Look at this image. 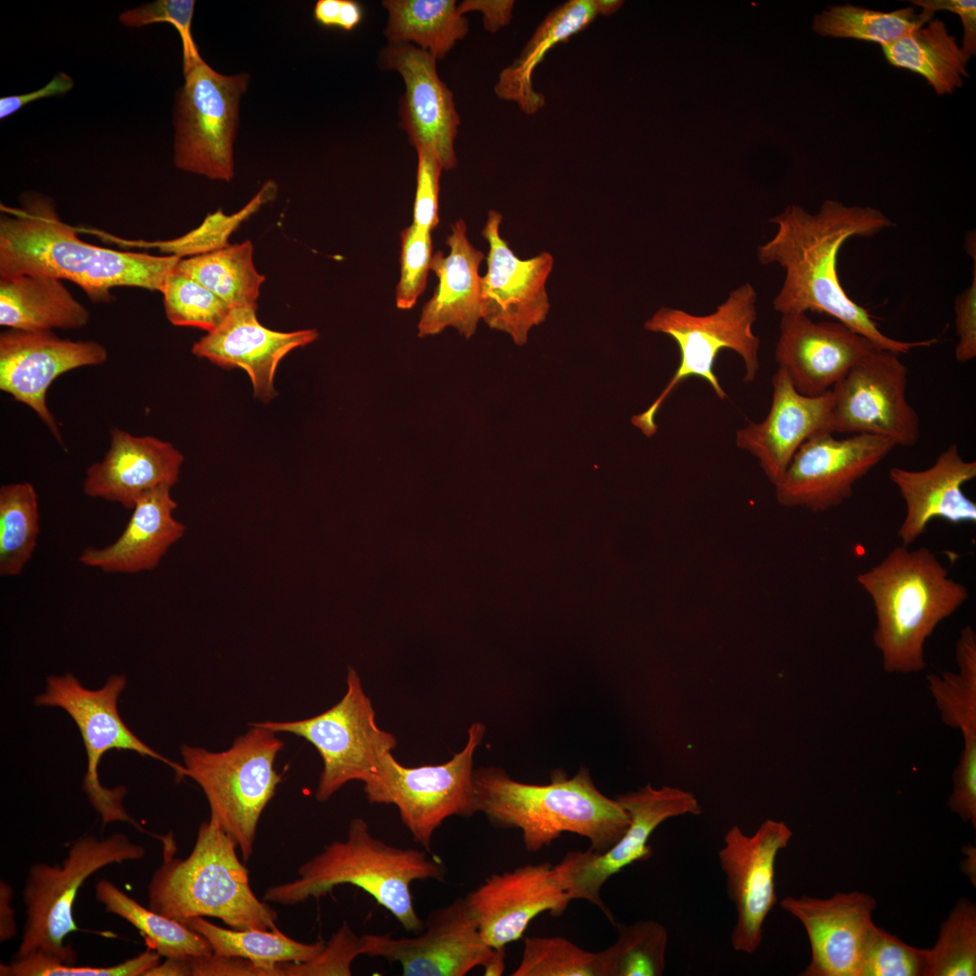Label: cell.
<instances>
[{
    "instance_id": "1",
    "label": "cell",
    "mask_w": 976,
    "mask_h": 976,
    "mask_svg": "<svg viewBox=\"0 0 976 976\" xmlns=\"http://www.w3.org/2000/svg\"><path fill=\"white\" fill-rule=\"evenodd\" d=\"M776 230L758 246L762 265L776 264L784 271L783 284L773 300L779 314H826L871 341L880 350L898 355L928 347L935 339L907 342L885 334L868 310L852 300L838 276V256L851 238H871L894 222L869 206H849L826 200L810 213L790 205L769 221Z\"/></svg>"
},
{
    "instance_id": "2",
    "label": "cell",
    "mask_w": 976,
    "mask_h": 976,
    "mask_svg": "<svg viewBox=\"0 0 976 976\" xmlns=\"http://www.w3.org/2000/svg\"><path fill=\"white\" fill-rule=\"evenodd\" d=\"M0 277L45 276L69 280L94 302L131 286L162 291L182 258L115 250L81 240L52 201L25 194L19 207L1 206Z\"/></svg>"
},
{
    "instance_id": "3",
    "label": "cell",
    "mask_w": 976,
    "mask_h": 976,
    "mask_svg": "<svg viewBox=\"0 0 976 976\" xmlns=\"http://www.w3.org/2000/svg\"><path fill=\"white\" fill-rule=\"evenodd\" d=\"M474 789L476 812L497 827L521 830L530 852L570 832L587 838L589 849L601 853L630 824L617 800L604 795L583 767L571 778L555 771L551 782L541 785L515 781L502 768L482 767L474 770Z\"/></svg>"
},
{
    "instance_id": "4",
    "label": "cell",
    "mask_w": 976,
    "mask_h": 976,
    "mask_svg": "<svg viewBox=\"0 0 976 976\" xmlns=\"http://www.w3.org/2000/svg\"><path fill=\"white\" fill-rule=\"evenodd\" d=\"M856 579L873 603V643L883 669L893 674L924 669L926 640L969 597L966 587L925 547L896 546Z\"/></svg>"
},
{
    "instance_id": "5",
    "label": "cell",
    "mask_w": 976,
    "mask_h": 976,
    "mask_svg": "<svg viewBox=\"0 0 976 976\" xmlns=\"http://www.w3.org/2000/svg\"><path fill=\"white\" fill-rule=\"evenodd\" d=\"M426 850L394 847L374 837L361 818L351 821L347 837L325 845L300 865L297 877L267 888L263 900L296 906L319 899L341 885H352L369 894L402 927L414 934L424 928L417 914L410 886L416 880L445 878L446 868Z\"/></svg>"
},
{
    "instance_id": "6",
    "label": "cell",
    "mask_w": 976,
    "mask_h": 976,
    "mask_svg": "<svg viewBox=\"0 0 976 976\" xmlns=\"http://www.w3.org/2000/svg\"><path fill=\"white\" fill-rule=\"evenodd\" d=\"M171 836L163 841V861L147 887L148 907L183 923L215 917L230 928L276 930L277 912L252 891L237 843L209 820L198 829L191 853L174 858Z\"/></svg>"
},
{
    "instance_id": "7",
    "label": "cell",
    "mask_w": 976,
    "mask_h": 976,
    "mask_svg": "<svg viewBox=\"0 0 976 976\" xmlns=\"http://www.w3.org/2000/svg\"><path fill=\"white\" fill-rule=\"evenodd\" d=\"M757 293L749 283L729 292L727 297L708 314L697 315L682 309L663 306L644 323V329L670 336L679 348L680 362L676 371L660 395L643 412L632 417V423L648 437L658 427L655 416L669 395L690 377L705 380L716 396L727 395L714 372L719 352L731 350L744 363V381L753 382L760 368V338L753 326L757 318Z\"/></svg>"
},
{
    "instance_id": "8",
    "label": "cell",
    "mask_w": 976,
    "mask_h": 976,
    "mask_svg": "<svg viewBox=\"0 0 976 976\" xmlns=\"http://www.w3.org/2000/svg\"><path fill=\"white\" fill-rule=\"evenodd\" d=\"M284 743L257 723L222 752L184 745V765L178 779L188 776L203 791L211 817L230 835L245 861L253 853L259 818L273 798L281 775L274 767Z\"/></svg>"
},
{
    "instance_id": "9",
    "label": "cell",
    "mask_w": 976,
    "mask_h": 976,
    "mask_svg": "<svg viewBox=\"0 0 976 976\" xmlns=\"http://www.w3.org/2000/svg\"><path fill=\"white\" fill-rule=\"evenodd\" d=\"M145 855V848L124 833H113L102 839L82 834L70 845L61 864H33L22 892L25 918L14 958L42 953L73 964L76 953L64 944V940L80 930L73 917L80 888L99 869L140 860Z\"/></svg>"
},
{
    "instance_id": "10",
    "label": "cell",
    "mask_w": 976,
    "mask_h": 976,
    "mask_svg": "<svg viewBox=\"0 0 976 976\" xmlns=\"http://www.w3.org/2000/svg\"><path fill=\"white\" fill-rule=\"evenodd\" d=\"M484 731L483 724L474 723L464 749L441 765L408 767L387 752L378 773L364 783L366 799L397 806L414 840L430 853L435 831L446 819L476 812L473 756Z\"/></svg>"
},
{
    "instance_id": "11",
    "label": "cell",
    "mask_w": 976,
    "mask_h": 976,
    "mask_svg": "<svg viewBox=\"0 0 976 976\" xmlns=\"http://www.w3.org/2000/svg\"><path fill=\"white\" fill-rule=\"evenodd\" d=\"M347 690L329 709L295 721H267L258 725L305 738L323 760L315 798L324 802L351 781L366 783L377 773L384 754L397 746L395 737L375 721L371 699L353 668L346 677Z\"/></svg>"
},
{
    "instance_id": "12",
    "label": "cell",
    "mask_w": 976,
    "mask_h": 976,
    "mask_svg": "<svg viewBox=\"0 0 976 976\" xmlns=\"http://www.w3.org/2000/svg\"><path fill=\"white\" fill-rule=\"evenodd\" d=\"M174 111V164L213 180L233 177V143L249 75H222L200 56L183 63Z\"/></svg>"
},
{
    "instance_id": "13",
    "label": "cell",
    "mask_w": 976,
    "mask_h": 976,
    "mask_svg": "<svg viewBox=\"0 0 976 976\" xmlns=\"http://www.w3.org/2000/svg\"><path fill=\"white\" fill-rule=\"evenodd\" d=\"M126 685L127 679L123 674L111 675L99 690L83 687L70 673L50 676L45 692L35 698V704L61 708L77 725L88 758L83 790L101 815L103 823L126 821L138 831H145L123 807L122 800L127 793L125 787L108 789L100 784L99 765L101 757L111 749L130 750L163 761L172 766L176 774L183 765L169 761L150 748L124 723L117 710V699Z\"/></svg>"
},
{
    "instance_id": "14",
    "label": "cell",
    "mask_w": 976,
    "mask_h": 976,
    "mask_svg": "<svg viewBox=\"0 0 976 976\" xmlns=\"http://www.w3.org/2000/svg\"><path fill=\"white\" fill-rule=\"evenodd\" d=\"M627 812L630 824L607 850H570L555 865L559 881L572 900H586L598 907L614 924V915L603 902L601 889L613 876L627 867L649 859V839L665 821L701 812L696 796L678 787L654 788L646 784L616 798Z\"/></svg>"
},
{
    "instance_id": "15",
    "label": "cell",
    "mask_w": 976,
    "mask_h": 976,
    "mask_svg": "<svg viewBox=\"0 0 976 976\" xmlns=\"http://www.w3.org/2000/svg\"><path fill=\"white\" fill-rule=\"evenodd\" d=\"M907 368L899 355L877 349L831 389V433L870 434L913 446L920 421L906 399Z\"/></svg>"
},
{
    "instance_id": "16",
    "label": "cell",
    "mask_w": 976,
    "mask_h": 976,
    "mask_svg": "<svg viewBox=\"0 0 976 976\" xmlns=\"http://www.w3.org/2000/svg\"><path fill=\"white\" fill-rule=\"evenodd\" d=\"M896 445L887 437L856 434L836 438L828 431L806 440L774 486L777 502L825 511L849 499L855 483L876 467Z\"/></svg>"
},
{
    "instance_id": "17",
    "label": "cell",
    "mask_w": 976,
    "mask_h": 976,
    "mask_svg": "<svg viewBox=\"0 0 976 976\" xmlns=\"http://www.w3.org/2000/svg\"><path fill=\"white\" fill-rule=\"evenodd\" d=\"M792 836L784 821L772 819L764 821L751 835L734 825L724 836L718 859L737 912L730 935L736 952L753 954L763 942L765 921L777 902L776 857Z\"/></svg>"
},
{
    "instance_id": "18",
    "label": "cell",
    "mask_w": 976,
    "mask_h": 976,
    "mask_svg": "<svg viewBox=\"0 0 976 976\" xmlns=\"http://www.w3.org/2000/svg\"><path fill=\"white\" fill-rule=\"evenodd\" d=\"M502 221V215L491 210L482 230L489 244L487 271L481 280L482 319L521 346L530 329L542 324L549 314L546 282L554 258L548 251L520 258L500 234Z\"/></svg>"
},
{
    "instance_id": "19",
    "label": "cell",
    "mask_w": 976,
    "mask_h": 976,
    "mask_svg": "<svg viewBox=\"0 0 976 976\" xmlns=\"http://www.w3.org/2000/svg\"><path fill=\"white\" fill-rule=\"evenodd\" d=\"M493 950L469 915L464 898L434 910L415 936H361V954L399 962L405 976H465L483 967Z\"/></svg>"
},
{
    "instance_id": "20",
    "label": "cell",
    "mask_w": 976,
    "mask_h": 976,
    "mask_svg": "<svg viewBox=\"0 0 976 976\" xmlns=\"http://www.w3.org/2000/svg\"><path fill=\"white\" fill-rule=\"evenodd\" d=\"M107 359L106 348L95 341L63 339L48 330L8 329L0 334V389L30 407L62 444L46 402L50 386L67 371Z\"/></svg>"
},
{
    "instance_id": "21",
    "label": "cell",
    "mask_w": 976,
    "mask_h": 976,
    "mask_svg": "<svg viewBox=\"0 0 976 976\" xmlns=\"http://www.w3.org/2000/svg\"><path fill=\"white\" fill-rule=\"evenodd\" d=\"M464 899L482 936L494 949L521 938L540 915H561L572 901L549 862L493 874Z\"/></svg>"
},
{
    "instance_id": "22",
    "label": "cell",
    "mask_w": 976,
    "mask_h": 976,
    "mask_svg": "<svg viewBox=\"0 0 976 976\" xmlns=\"http://www.w3.org/2000/svg\"><path fill=\"white\" fill-rule=\"evenodd\" d=\"M380 58L383 68L397 71L403 80L399 126L410 144L430 151L444 170L455 167V142L461 120L453 92L437 74V60L408 42H389Z\"/></svg>"
},
{
    "instance_id": "23",
    "label": "cell",
    "mask_w": 976,
    "mask_h": 976,
    "mask_svg": "<svg viewBox=\"0 0 976 976\" xmlns=\"http://www.w3.org/2000/svg\"><path fill=\"white\" fill-rule=\"evenodd\" d=\"M877 349L840 322H816L806 314L794 313L781 316L774 358L797 391L816 397L831 390Z\"/></svg>"
},
{
    "instance_id": "24",
    "label": "cell",
    "mask_w": 976,
    "mask_h": 976,
    "mask_svg": "<svg viewBox=\"0 0 976 976\" xmlns=\"http://www.w3.org/2000/svg\"><path fill=\"white\" fill-rule=\"evenodd\" d=\"M876 906L870 895L859 891L783 898L781 908L801 922L810 942L811 961L800 975L859 976Z\"/></svg>"
},
{
    "instance_id": "25",
    "label": "cell",
    "mask_w": 976,
    "mask_h": 976,
    "mask_svg": "<svg viewBox=\"0 0 976 976\" xmlns=\"http://www.w3.org/2000/svg\"><path fill=\"white\" fill-rule=\"evenodd\" d=\"M769 411L759 423L749 422L736 434V445L747 451L774 485L785 473L799 447L813 435L829 431L831 389L805 396L793 387L786 372L777 368L772 378Z\"/></svg>"
},
{
    "instance_id": "26",
    "label": "cell",
    "mask_w": 976,
    "mask_h": 976,
    "mask_svg": "<svg viewBox=\"0 0 976 976\" xmlns=\"http://www.w3.org/2000/svg\"><path fill=\"white\" fill-rule=\"evenodd\" d=\"M257 305L232 307L221 324L192 346L193 354L223 368H240L249 376L258 399L275 396L274 377L280 361L292 350L315 341L314 329L278 332L263 326Z\"/></svg>"
},
{
    "instance_id": "27",
    "label": "cell",
    "mask_w": 976,
    "mask_h": 976,
    "mask_svg": "<svg viewBox=\"0 0 976 976\" xmlns=\"http://www.w3.org/2000/svg\"><path fill=\"white\" fill-rule=\"evenodd\" d=\"M975 477L976 462L964 460L955 444L940 453L925 469L892 467L889 479L906 505L897 530L902 545H912L935 518L952 524L975 523L976 503L962 490Z\"/></svg>"
},
{
    "instance_id": "28",
    "label": "cell",
    "mask_w": 976,
    "mask_h": 976,
    "mask_svg": "<svg viewBox=\"0 0 976 976\" xmlns=\"http://www.w3.org/2000/svg\"><path fill=\"white\" fill-rule=\"evenodd\" d=\"M183 461L182 454L168 442L114 428L104 458L86 471L83 492L132 510L148 491L175 484Z\"/></svg>"
},
{
    "instance_id": "29",
    "label": "cell",
    "mask_w": 976,
    "mask_h": 976,
    "mask_svg": "<svg viewBox=\"0 0 976 976\" xmlns=\"http://www.w3.org/2000/svg\"><path fill=\"white\" fill-rule=\"evenodd\" d=\"M446 239L448 255L439 250L432 257L430 270L437 277L438 284L422 308L418 324L419 337L453 327L469 339L482 319L479 267L484 255L468 239L463 219L455 221Z\"/></svg>"
},
{
    "instance_id": "30",
    "label": "cell",
    "mask_w": 976,
    "mask_h": 976,
    "mask_svg": "<svg viewBox=\"0 0 976 976\" xmlns=\"http://www.w3.org/2000/svg\"><path fill=\"white\" fill-rule=\"evenodd\" d=\"M170 489L163 485L143 494L117 540L104 548H86L79 561L107 573L135 574L154 569L185 531V526L173 515L177 504Z\"/></svg>"
},
{
    "instance_id": "31",
    "label": "cell",
    "mask_w": 976,
    "mask_h": 976,
    "mask_svg": "<svg viewBox=\"0 0 976 976\" xmlns=\"http://www.w3.org/2000/svg\"><path fill=\"white\" fill-rule=\"evenodd\" d=\"M598 15L595 0H570L547 14L525 43L519 56L498 76L496 96L514 102L528 115L545 105L543 94L533 86V74L548 52L584 30Z\"/></svg>"
},
{
    "instance_id": "32",
    "label": "cell",
    "mask_w": 976,
    "mask_h": 976,
    "mask_svg": "<svg viewBox=\"0 0 976 976\" xmlns=\"http://www.w3.org/2000/svg\"><path fill=\"white\" fill-rule=\"evenodd\" d=\"M89 313L61 280L45 276L0 277V324L9 329L38 331L79 329Z\"/></svg>"
},
{
    "instance_id": "33",
    "label": "cell",
    "mask_w": 976,
    "mask_h": 976,
    "mask_svg": "<svg viewBox=\"0 0 976 976\" xmlns=\"http://www.w3.org/2000/svg\"><path fill=\"white\" fill-rule=\"evenodd\" d=\"M881 47L889 64L921 75L939 96L953 94L969 77L970 58L939 18Z\"/></svg>"
},
{
    "instance_id": "34",
    "label": "cell",
    "mask_w": 976,
    "mask_h": 976,
    "mask_svg": "<svg viewBox=\"0 0 976 976\" xmlns=\"http://www.w3.org/2000/svg\"><path fill=\"white\" fill-rule=\"evenodd\" d=\"M384 35L389 42L415 43L442 60L469 32L468 19L454 0H384Z\"/></svg>"
},
{
    "instance_id": "35",
    "label": "cell",
    "mask_w": 976,
    "mask_h": 976,
    "mask_svg": "<svg viewBox=\"0 0 976 976\" xmlns=\"http://www.w3.org/2000/svg\"><path fill=\"white\" fill-rule=\"evenodd\" d=\"M183 924L201 934L217 955L249 960L267 969L271 976H282L280 963L303 962L314 959L325 942L303 943L276 930L223 928L194 917Z\"/></svg>"
},
{
    "instance_id": "36",
    "label": "cell",
    "mask_w": 976,
    "mask_h": 976,
    "mask_svg": "<svg viewBox=\"0 0 976 976\" xmlns=\"http://www.w3.org/2000/svg\"><path fill=\"white\" fill-rule=\"evenodd\" d=\"M95 896L106 912L133 925L148 949L164 958L192 960L212 953L208 942L187 925L146 908L107 879L95 887Z\"/></svg>"
},
{
    "instance_id": "37",
    "label": "cell",
    "mask_w": 976,
    "mask_h": 976,
    "mask_svg": "<svg viewBox=\"0 0 976 976\" xmlns=\"http://www.w3.org/2000/svg\"><path fill=\"white\" fill-rule=\"evenodd\" d=\"M252 256L253 246L246 240L181 258L175 270L195 279L231 308L257 305L265 277L256 270Z\"/></svg>"
},
{
    "instance_id": "38",
    "label": "cell",
    "mask_w": 976,
    "mask_h": 976,
    "mask_svg": "<svg viewBox=\"0 0 976 976\" xmlns=\"http://www.w3.org/2000/svg\"><path fill=\"white\" fill-rule=\"evenodd\" d=\"M956 671L927 676L928 689L943 722L959 729L963 742H976V633L970 625L955 646Z\"/></svg>"
},
{
    "instance_id": "39",
    "label": "cell",
    "mask_w": 976,
    "mask_h": 976,
    "mask_svg": "<svg viewBox=\"0 0 976 976\" xmlns=\"http://www.w3.org/2000/svg\"><path fill=\"white\" fill-rule=\"evenodd\" d=\"M934 18L913 7L891 12L877 11L850 4L828 6L813 18L812 28L821 36L891 43L922 27Z\"/></svg>"
},
{
    "instance_id": "40",
    "label": "cell",
    "mask_w": 976,
    "mask_h": 976,
    "mask_svg": "<svg viewBox=\"0 0 976 976\" xmlns=\"http://www.w3.org/2000/svg\"><path fill=\"white\" fill-rule=\"evenodd\" d=\"M38 498L30 483L0 488V575L18 576L32 558L40 531Z\"/></svg>"
},
{
    "instance_id": "41",
    "label": "cell",
    "mask_w": 976,
    "mask_h": 976,
    "mask_svg": "<svg viewBox=\"0 0 976 976\" xmlns=\"http://www.w3.org/2000/svg\"><path fill=\"white\" fill-rule=\"evenodd\" d=\"M614 925L616 940L599 951L604 976H661L669 941L665 926L654 920Z\"/></svg>"
},
{
    "instance_id": "42",
    "label": "cell",
    "mask_w": 976,
    "mask_h": 976,
    "mask_svg": "<svg viewBox=\"0 0 976 976\" xmlns=\"http://www.w3.org/2000/svg\"><path fill=\"white\" fill-rule=\"evenodd\" d=\"M926 976L976 975V906L966 897L956 901L942 923L933 948L927 949Z\"/></svg>"
},
{
    "instance_id": "43",
    "label": "cell",
    "mask_w": 976,
    "mask_h": 976,
    "mask_svg": "<svg viewBox=\"0 0 976 976\" xmlns=\"http://www.w3.org/2000/svg\"><path fill=\"white\" fill-rule=\"evenodd\" d=\"M276 192V183L268 181L239 211L226 215L221 210H218L208 214L199 227L175 239L153 242L116 239V241L126 247L156 248L163 253L182 258L209 253L228 246V239L237 227L263 203L270 201Z\"/></svg>"
},
{
    "instance_id": "44",
    "label": "cell",
    "mask_w": 976,
    "mask_h": 976,
    "mask_svg": "<svg viewBox=\"0 0 976 976\" xmlns=\"http://www.w3.org/2000/svg\"><path fill=\"white\" fill-rule=\"evenodd\" d=\"M512 976H604L599 952L582 949L560 936L524 938Z\"/></svg>"
},
{
    "instance_id": "45",
    "label": "cell",
    "mask_w": 976,
    "mask_h": 976,
    "mask_svg": "<svg viewBox=\"0 0 976 976\" xmlns=\"http://www.w3.org/2000/svg\"><path fill=\"white\" fill-rule=\"evenodd\" d=\"M161 293L166 317L177 326L197 327L209 333L221 324L231 309L210 289L175 267Z\"/></svg>"
},
{
    "instance_id": "46",
    "label": "cell",
    "mask_w": 976,
    "mask_h": 976,
    "mask_svg": "<svg viewBox=\"0 0 976 976\" xmlns=\"http://www.w3.org/2000/svg\"><path fill=\"white\" fill-rule=\"evenodd\" d=\"M162 956L146 949L123 962L108 967L74 966L42 953H33L1 963V976H145L160 963Z\"/></svg>"
},
{
    "instance_id": "47",
    "label": "cell",
    "mask_w": 976,
    "mask_h": 976,
    "mask_svg": "<svg viewBox=\"0 0 976 976\" xmlns=\"http://www.w3.org/2000/svg\"><path fill=\"white\" fill-rule=\"evenodd\" d=\"M927 949L872 926L862 956L859 976H926Z\"/></svg>"
},
{
    "instance_id": "48",
    "label": "cell",
    "mask_w": 976,
    "mask_h": 976,
    "mask_svg": "<svg viewBox=\"0 0 976 976\" xmlns=\"http://www.w3.org/2000/svg\"><path fill=\"white\" fill-rule=\"evenodd\" d=\"M430 233L413 224L400 232V277L395 297L399 309H411L427 287L433 257Z\"/></svg>"
},
{
    "instance_id": "49",
    "label": "cell",
    "mask_w": 976,
    "mask_h": 976,
    "mask_svg": "<svg viewBox=\"0 0 976 976\" xmlns=\"http://www.w3.org/2000/svg\"><path fill=\"white\" fill-rule=\"evenodd\" d=\"M361 954V936L343 923L312 960L282 962V976H350L352 963Z\"/></svg>"
},
{
    "instance_id": "50",
    "label": "cell",
    "mask_w": 976,
    "mask_h": 976,
    "mask_svg": "<svg viewBox=\"0 0 976 976\" xmlns=\"http://www.w3.org/2000/svg\"><path fill=\"white\" fill-rule=\"evenodd\" d=\"M193 0H157L123 12L119 21L128 27H142L155 23H169L180 34L183 44V62L198 56L199 50L192 34L194 13Z\"/></svg>"
},
{
    "instance_id": "51",
    "label": "cell",
    "mask_w": 976,
    "mask_h": 976,
    "mask_svg": "<svg viewBox=\"0 0 976 976\" xmlns=\"http://www.w3.org/2000/svg\"><path fill=\"white\" fill-rule=\"evenodd\" d=\"M417 184L413 206V225L431 232L439 222L438 194L442 164L430 151L418 147Z\"/></svg>"
},
{
    "instance_id": "52",
    "label": "cell",
    "mask_w": 976,
    "mask_h": 976,
    "mask_svg": "<svg viewBox=\"0 0 976 976\" xmlns=\"http://www.w3.org/2000/svg\"><path fill=\"white\" fill-rule=\"evenodd\" d=\"M954 313L958 337L954 354L957 361L964 363L976 357V258H973L971 281L957 296Z\"/></svg>"
},
{
    "instance_id": "53",
    "label": "cell",
    "mask_w": 976,
    "mask_h": 976,
    "mask_svg": "<svg viewBox=\"0 0 976 976\" xmlns=\"http://www.w3.org/2000/svg\"><path fill=\"white\" fill-rule=\"evenodd\" d=\"M953 790L948 799L951 811L976 827V757L960 756L953 774Z\"/></svg>"
},
{
    "instance_id": "54",
    "label": "cell",
    "mask_w": 976,
    "mask_h": 976,
    "mask_svg": "<svg viewBox=\"0 0 976 976\" xmlns=\"http://www.w3.org/2000/svg\"><path fill=\"white\" fill-rule=\"evenodd\" d=\"M191 968L192 976H271L267 969L249 960L213 953L192 959Z\"/></svg>"
},
{
    "instance_id": "55",
    "label": "cell",
    "mask_w": 976,
    "mask_h": 976,
    "mask_svg": "<svg viewBox=\"0 0 976 976\" xmlns=\"http://www.w3.org/2000/svg\"><path fill=\"white\" fill-rule=\"evenodd\" d=\"M914 5L934 14L936 11H949L960 16L962 28V52L971 58L976 53V2L974 0H914Z\"/></svg>"
},
{
    "instance_id": "56",
    "label": "cell",
    "mask_w": 976,
    "mask_h": 976,
    "mask_svg": "<svg viewBox=\"0 0 976 976\" xmlns=\"http://www.w3.org/2000/svg\"><path fill=\"white\" fill-rule=\"evenodd\" d=\"M72 79L61 72L42 88L30 93L2 97L0 99V118L4 119L20 110L23 106L45 98L64 95L73 88Z\"/></svg>"
},
{
    "instance_id": "57",
    "label": "cell",
    "mask_w": 976,
    "mask_h": 976,
    "mask_svg": "<svg viewBox=\"0 0 976 976\" xmlns=\"http://www.w3.org/2000/svg\"><path fill=\"white\" fill-rule=\"evenodd\" d=\"M514 5L512 0H465L457 4V8L463 15L468 12H479L483 27L493 33L510 23Z\"/></svg>"
},
{
    "instance_id": "58",
    "label": "cell",
    "mask_w": 976,
    "mask_h": 976,
    "mask_svg": "<svg viewBox=\"0 0 976 976\" xmlns=\"http://www.w3.org/2000/svg\"><path fill=\"white\" fill-rule=\"evenodd\" d=\"M14 890L5 881L0 882V941L5 942L15 936L16 925L12 906Z\"/></svg>"
},
{
    "instance_id": "59",
    "label": "cell",
    "mask_w": 976,
    "mask_h": 976,
    "mask_svg": "<svg viewBox=\"0 0 976 976\" xmlns=\"http://www.w3.org/2000/svg\"><path fill=\"white\" fill-rule=\"evenodd\" d=\"M342 0H318L314 7V21L325 28H337Z\"/></svg>"
},
{
    "instance_id": "60",
    "label": "cell",
    "mask_w": 976,
    "mask_h": 976,
    "mask_svg": "<svg viewBox=\"0 0 976 976\" xmlns=\"http://www.w3.org/2000/svg\"><path fill=\"white\" fill-rule=\"evenodd\" d=\"M363 9L360 3L354 0H342L337 28L351 32L362 21Z\"/></svg>"
},
{
    "instance_id": "61",
    "label": "cell",
    "mask_w": 976,
    "mask_h": 976,
    "mask_svg": "<svg viewBox=\"0 0 976 976\" xmlns=\"http://www.w3.org/2000/svg\"><path fill=\"white\" fill-rule=\"evenodd\" d=\"M192 975L191 960L165 958L162 964H157L145 976H189Z\"/></svg>"
},
{
    "instance_id": "62",
    "label": "cell",
    "mask_w": 976,
    "mask_h": 976,
    "mask_svg": "<svg viewBox=\"0 0 976 976\" xmlns=\"http://www.w3.org/2000/svg\"><path fill=\"white\" fill-rule=\"evenodd\" d=\"M505 956L504 948H493V953L483 966V975L501 976L505 970Z\"/></svg>"
},
{
    "instance_id": "63",
    "label": "cell",
    "mask_w": 976,
    "mask_h": 976,
    "mask_svg": "<svg viewBox=\"0 0 976 976\" xmlns=\"http://www.w3.org/2000/svg\"><path fill=\"white\" fill-rule=\"evenodd\" d=\"M596 10L599 14L609 15L616 12L623 5L618 0H595Z\"/></svg>"
}]
</instances>
